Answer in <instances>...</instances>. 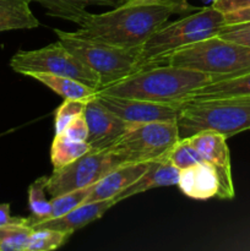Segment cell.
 <instances>
[{
    "mask_svg": "<svg viewBox=\"0 0 250 251\" xmlns=\"http://www.w3.org/2000/svg\"><path fill=\"white\" fill-rule=\"evenodd\" d=\"M32 0H0V32L36 28L39 21L31 11Z\"/></svg>",
    "mask_w": 250,
    "mask_h": 251,
    "instance_id": "19",
    "label": "cell"
},
{
    "mask_svg": "<svg viewBox=\"0 0 250 251\" xmlns=\"http://www.w3.org/2000/svg\"><path fill=\"white\" fill-rule=\"evenodd\" d=\"M162 64L208 74L216 82L250 71V47L213 36L173 51L156 65Z\"/></svg>",
    "mask_w": 250,
    "mask_h": 251,
    "instance_id": "3",
    "label": "cell"
},
{
    "mask_svg": "<svg viewBox=\"0 0 250 251\" xmlns=\"http://www.w3.org/2000/svg\"><path fill=\"white\" fill-rule=\"evenodd\" d=\"M32 230L27 220L0 227V251H26Z\"/></svg>",
    "mask_w": 250,
    "mask_h": 251,
    "instance_id": "23",
    "label": "cell"
},
{
    "mask_svg": "<svg viewBox=\"0 0 250 251\" xmlns=\"http://www.w3.org/2000/svg\"><path fill=\"white\" fill-rule=\"evenodd\" d=\"M176 10L167 5H119L104 14H90L74 34L123 48L142 47Z\"/></svg>",
    "mask_w": 250,
    "mask_h": 251,
    "instance_id": "1",
    "label": "cell"
},
{
    "mask_svg": "<svg viewBox=\"0 0 250 251\" xmlns=\"http://www.w3.org/2000/svg\"><path fill=\"white\" fill-rule=\"evenodd\" d=\"M186 140L200 153L203 161L215 168L220 180V191L217 198L225 200H230L234 198L235 193L227 137L220 132L205 130L186 137Z\"/></svg>",
    "mask_w": 250,
    "mask_h": 251,
    "instance_id": "10",
    "label": "cell"
},
{
    "mask_svg": "<svg viewBox=\"0 0 250 251\" xmlns=\"http://www.w3.org/2000/svg\"><path fill=\"white\" fill-rule=\"evenodd\" d=\"M10 66L25 76L31 74L65 76L97 91L100 88V76L87 68L60 41L36 50H19L10 60Z\"/></svg>",
    "mask_w": 250,
    "mask_h": 251,
    "instance_id": "7",
    "label": "cell"
},
{
    "mask_svg": "<svg viewBox=\"0 0 250 251\" xmlns=\"http://www.w3.org/2000/svg\"><path fill=\"white\" fill-rule=\"evenodd\" d=\"M211 6L225 15L250 7V0H215Z\"/></svg>",
    "mask_w": 250,
    "mask_h": 251,
    "instance_id": "31",
    "label": "cell"
},
{
    "mask_svg": "<svg viewBox=\"0 0 250 251\" xmlns=\"http://www.w3.org/2000/svg\"><path fill=\"white\" fill-rule=\"evenodd\" d=\"M215 82L208 74L162 64L145 68L97 92L150 102L181 105L199 88Z\"/></svg>",
    "mask_w": 250,
    "mask_h": 251,
    "instance_id": "2",
    "label": "cell"
},
{
    "mask_svg": "<svg viewBox=\"0 0 250 251\" xmlns=\"http://www.w3.org/2000/svg\"><path fill=\"white\" fill-rule=\"evenodd\" d=\"M117 203L118 201L115 199H108V200L96 201V202H83L82 205L77 206L76 208L71 210L70 212L60 216V217L39 221V222L32 225L31 227L33 229L50 228V229L60 230V232L70 235L77 229H81L85 226L97 221L110 207H113Z\"/></svg>",
    "mask_w": 250,
    "mask_h": 251,
    "instance_id": "13",
    "label": "cell"
},
{
    "mask_svg": "<svg viewBox=\"0 0 250 251\" xmlns=\"http://www.w3.org/2000/svg\"><path fill=\"white\" fill-rule=\"evenodd\" d=\"M69 234L60 230L44 228L33 229L29 235L26 251H50L60 248L68 240Z\"/></svg>",
    "mask_w": 250,
    "mask_h": 251,
    "instance_id": "24",
    "label": "cell"
},
{
    "mask_svg": "<svg viewBox=\"0 0 250 251\" xmlns=\"http://www.w3.org/2000/svg\"><path fill=\"white\" fill-rule=\"evenodd\" d=\"M178 186L184 195L194 200L217 198L220 180L215 168L206 162L180 171Z\"/></svg>",
    "mask_w": 250,
    "mask_h": 251,
    "instance_id": "15",
    "label": "cell"
},
{
    "mask_svg": "<svg viewBox=\"0 0 250 251\" xmlns=\"http://www.w3.org/2000/svg\"><path fill=\"white\" fill-rule=\"evenodd\" d=\"M179 139L176 120L131 124L107 150L125 164L152 162L167 156Z\"/></svg>",
    "mask_w": 250,
    "mask_h": 251,
    "instance_id": "8",
    "label": "cell"
},
{
    "mask_svg": "<svg viewBox=\"0 0 250 251\" xmlns=\"http://www.w3.org/2000/svg\"><path fill=\"white\" fill-rule=\"evenodd\" d=\"M207 1H210V2H213V1H215V0H207Z\"/></svg>",
    "mask_w": 250,
    "mask_h": 251,
    "instance_id": "35",
    "label": "cell"
},
{
    "mask_svg": "<svg viewBox=\"0 0 250 251\" xmlns=\"http://www.w3.org/2000/svg\"><path fill=\"white\" fill-rule=\"evenodd\" d=\"M150 164L151 162L127 163L113 169L93 185L91 193L85 199V202H96V201L115 199L125 189L135 183L147 171Z\"/></svg>",
    "mask_w": 250,
    "mask_h": 251,
    "instance_id": "14",
    "label": "cell"
},
{
    "mask_svg": "<svg viewBox=\"0 0 250 251\" xmlns=\"http://www.w3.org/2000/svg\"><path fill=\"white\" fill-rule=\"evenodd\" d=\"M225 25H235L243 24V22H250V7L247 9L237 10V11L225 14Z\"/></svg>",
    "mask_w": 250,
    "mask_h": 251,
    "instance_id": "32",
    "label": "cell"
},
{
    "mask_svg": "<svg viewBox=\"0 0 250 251\" xmlns=\"http://www.w3.org/2000/svg\"><path fill=\"white\" fill-rule=\"evenodd\" d=\"M87 102L88 100H64V102L55 110V115H54L55 134H61L76 117L82 114L85 112V107Z\"/></svg>",
    "mask_w": 250,
    "mask_h": 251,
    "instance_id": "27",
    "label": "cell"
},
{
    "mask_svg": "<svg viewBox=\"0 0 250 251\" xmlns=\"http://www.w3.org/2000/svg\"><path fill=\"white\" fill-rule=\"evenodd\" d=\"M238 100H250V97H243V98H238Z\"/></svg>",
    "mask_w": 250,
    "mask_h": 251,
    "instance_id": "34",
    "label": "cell"
},
{
    "mask_svg": "<svg viewBox=\"0 0 250 251\" xmlns=\"http://www.w3.org/2000/svg\"><path fill=\"white\" fill-rule=\"evenodd\" d=\"M29 77L46 85L64 100H90L97 95V90L88 87L85 83L71 77L49 75V74H31Z\"/></svg>",
    "mask_w": 250,
    "mask_h": 251,
    "instance_id": "20",
    "label": "cell"
},
{
    "mask_svg": "<svg viewBox=\"0 0 250 251\" xmlns=\"http://www.w3.org/2000/svg\"><path fill=\"white\" fill-rule=\"evenodd\" d=\"M124 162L109 150L90 151L73 163L54 169L48 176L47 193L51 196L63 195L78 189L95 185L113 169L124 166Z\"/></svg>",
    "mask_w": 250,
    "mask_h": 251,
    "instance_id": "9",
    "label": "cell"
},
{
    "mask_svg": "<svg viewBox=\"0 0 250 251\" xmlns=\"http://www.w3.org/2000/svg\"><path fill=\"white\" fill-rule=\"evenodd\" d=\"M96 97L103 105L129 124L176 120L181 105L150 102L97 92Z\"/></svg>",
    "mask_w": 250,
    "mask_h": 251,
    "instance_id": "11",
    "label": "cell"
},
{
    "mask_svg": "<svg viewBox=\"0 0 250 251\" xmlns=\"http://www.w3.org/2000/svg\"><path fill=\"white\" fill-rule=\"evenodd\" d=\"M179 176H180V169L173 166L169 162L168 157L164 156L162 158L156 159V161H152L147 171L135 183H132L129 188L125 189L120 195H118L115 200L120 202V201L125 200L130 196L145 193V191L151 190V189L178 185Z\"/></svg>",
    "mask_w": 250,
    "mask_h": 251,
    "instance_id": "16",
    "label": "cell"
},
{
    "mask_svg": "<svg viewBox=\"0 0 250 251\" xmlns=\"http://www.w3.org/2000/svg\"><path fill=\"white\" fill-rule=\"evenodd\" d=\"M54 32L71 53L100 76V88L142 70L141 47L123 48L80 38L74 32L61 29H54Z\"/></svg>",
    "mask_w": 250,
    "mask_h": 251,
    "instance_id": "6",
    "label": "cell"
},
{
    "mask_svg": "<svg viewBox=\"0 0 250 251\" xmlns=\"http://www.w3.org/2000/svg\"><path fill=\"white\" fill-rule=\"evenodd\" d=\"M47 183H48V176H44L36 179L28 186V206L31 211V216L26 218L28 226L47 220L50 215V200H47L46 198Z\"/></svg>",
    "mask_w": 250,
    "mask_h": 251,
    "instance_id": "22",
    "label": "cell"
},
{
    "mask_svg": "<svg viewBox=\"0 0 250 251\" xmlns=\"http://www.w3.org/2000/svg\"><path fill=\"white\" fill-rule=\"evenodd\" d=\"M222 26L225 16L212 6L200 9L171 25H163L141 47L142 69L154 66L178 49L216 36Z\"/></svg>",
    "mask_w": 250,
    "mask_h": 251,
    "instance_id": "5",
    "label": "cell"
},
{
    "mask_svg": "<svg viewBox=\"0 0 250 251\" xmlns=\"http://www.w3.org/2000/svg\"><path fill=\"white\" fill-rule=\"evenodd\" d=\"M93 185L88 186V188L78 189V190L70 191V193L63 194V195L55 196V198H51L50 205H51V211L49 218H55L60 217V216L65 215V213L70 212L71 210L76 208L77 206L82 205L85 202V199L87 198L88 194L92 190ZM47 218V220H49Z\"/></svg>",
    "mask_w": 250,
    "mask_h": 251,
    "instance_id": "25",
    "label": "cell"
},
{
    "mask_svg": "<svg viewBox=\"0 0 250 251\" xmlns=\"http://www.w3.org/2000/svg\"><path fill=\"white\" fill-rule=\"evenodd\" d=\"M119 5H167L176 10L178 14L193 10L188 0H117Z\"/></svg>",
    "mask_w": 250,
    "mask_h": 251,
    "instance_id": "30",
    "label": "cell"
},
{
    "mask_svg": "<svg viewBox=\"0 0 250 251\" xmlns=\"http://www.w3.org/2000/svg\"><path fill=\"white\" fill-rule=\"evenodd\" d=\"M61 134L65 135L66 137L75 141H87L88 140V124L86 120L85 114H80L76 117L70 124L66 126Z\"/></svg>",
    "mask_w": 250,
    "mask_h": 251,
    "instance_id": "29",
    "label": "cell"
},
{
    "mask_svg": "<svg viewBox=\"0 0 250 251\" xmlns=\"http://www.w3.org/2000/svg\"><path fill=\"white\" fill-rule=\"evenodd\" d=\"M167 157H168L169 162L180 171L201 163V162H205L200 153L189 144L186 139H179V141L168 152Z\"/></svg>",
    "mask_w": 250,
    "mask_h": 251,
    "instance_id": "26",
    "label": "cell"
},
{
    "mask_svg": "<svg viewBox=\"0 0 250 251\" xmlns=\"http://www.w3.org/2000/svg\"><path fill=\"white\" fill-rule=\"evenodd\" d=\"M83 114L88 124L87 142L91 151L107 150L131 125L103 105L97 97L86 103Z\"/></svg>",
    "mask_w": 250,
    "mask_h": 251,
    "instance_id": "12",
    "label": "cell"
},
{
    "mask_svg": "<svg viewBox=\"0 0 250 251\" xmlns=\"http://www.w3.org/2000/svg\"><path fill=\"white\" fill-rule=\"evenodd\" d=\"M42 5L49 16L75 22L80 26L91 12L87 6H119L117 0H32Z\"/></svg>",
    "mask_w": 250,
    "mask_h": 251,
    "instance_id": "18",
    "label": "cell"
},
{
    "mask_svg": "<svg viewBox=\"0 0 250 251\" xmlns=\"http://www.w3.org/2000/svg\"><path fill=\"white\" fill-rule=\"evenodd\" d=\"M216 36L227 39V41L250 47V22L225 25V26L221 27Z\"/></svg>",
    "mask_w": 250,
    "mask_h": 251,
    "instance_id": "28",
    "label": "cell"
},
{
    "mask_svg": "<svg viewBox=\"0 0 250 251\" xmlns=\"http://www.w3.org/2000/svg\"><path fill=\"white\" fill-rule=\"evenodd\" d=\"M26 218L22 217H14L10 213V205L9 203H1L0 205V227L7 225H14V223H21Z\"/></svg>",
    "mask_w": 250,
    "mask_h": 251,
    "instance_id": "33",
    "label": "cell"
},
{
    "mask_svg": "<svg viewBox=\"0 0 250 251\" xmlns=\"http://www.w3.org/2000/svg\"><path fill=\"white\" fill-rule=\"evenodd\" d=\"M91 151L87 141H75L64 134H55L50 147V161L54 169L63 168Z\"/></svg>",
    "mask_w": 250,
    "mask_h": 251,
    "instance_id": "21",
    "label": "cell"
},
{
    "mask_svg": "<svg viewBox=\"0 0 250 251\" xmlns=\"http://www.w3.org/2000/svg\"><path fill=\"white\" fill-rule=\"evenodd\" d=\"M176 124L180 139L205 130L228 139L250 130V100L225 98L181 103Z\"/></svg>",
    "mask_w": 250,
    "mask_h": 251,
    "instance_id": "4",
    "label": "cell"
},
{
    "mask_svg": "<svg viewBox=\"0 0 250 251\" xmlns=\"http://www.w3.org/2000/svg\"><path fill=\"white\" fill-rule=\"evenodd\" d=\"M243 97H250V71L208 83L194 91L183 103Z\"/></svg>",
    "mask_w": 250,
    "mask_h": 251,
    "instance_id": "17",
    "label": "cell"
}]
</instances>
